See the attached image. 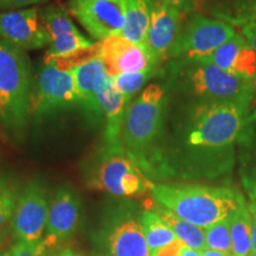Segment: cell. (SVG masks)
I'll return each instance as SVG.
<instances>
[{
	"mask_svg": "<svg viewBox=\"0 0 256 256\" xmlns=\"http://www.w3.org/2000/svg\"><path fill=\"white\" fill-rule=\"evenodd\" d=\"M4 241H5V232H0V252H2V246H4Z\"/></svg>",
	"mask_w": 256,
	"mask_h": 256,
	"instance_id": "36",
	"label": "cell"
},
{
	"mask_svg": "<svg viewBox=\"0 0 256 256\" xmlns=\"http://www.w3.org/2000/svg\"><path fill=\"white\" fill-rule=\"evenodd\" d=\"M50 200L43 182L32 179L19 191L11 220L14 236L19 242L37 243L46 234Z\"/></svg>",
	"mask_w": 256,
	"mask_h": 256,
	"instance_id": "10",
	"label": "cell"
},
{
	"mask_svg": "<svg viewBox=\"0 0 256 256\" xmlns=\"http://www.w3.org/2000/svg\"><path fill=\"white\" fill-rule=\"evenodd\" d=\"M82 216V204L78 194L72 188L62 185L50 200L44 244L56 248L78 232Z\"/></svg>",
	"mask_w": 256,
	"mask_h": 256,
	"instance_id": "12",
	"label": "cell"
},
{
	"mask_svg": "<svg viewBox=\"0 0 256 256\" xmlns=\"http://www.w3.org/2000/svg\"><path fill=\"white\" fill-rule=\"evenodd\" d=\"M88 185L114 197L132 198L152 191L154 184L124 153L102 150L90 168Z\"/></svg>",
	"mask_w": 256,
	"mask_h": 256,
	"instance_id": "6",
	"label": "cell"
},
{
	"mask_svg": "<svg viewBox=\"0 0 256 256\" xmlns=\"http://www.w3.org/2000/svg\"><path fill=\"white\" fill-rule=\"evenodd\" d=\"M198 60L214 64L224 72L243 78L252 80L256 75V51L242 34H235L209 57Z\"/></svg>",
	"mask_w": 256,
	"mask_h": 256,
	"instance_id": "19",
	"label": "cell"
},
{
	"mask_svg": "<svg viewBox=\"0 0 256 256\" xmlns=\"http://www.w3.org/2000/svg\"><path fill=\"white\" fill-rule=\"evenodd\" d=\"M200 256H232V255L228 254V252H220V250H214V249L206 248L204 250L200 252Z\"/></svg>",
	"mask_w": 256,
	"mask_h": 256,
	"instance_id": "35",
	"label": "cell"
},
{
	"mask_svg": "<svg viewBox=\"0 0 256 256\" xmlns=\"http://www.w3.org/2000/svg\"><path fill=\"white\" fill-rule=\"evenodd\" d=\"M44 2L46 0H0V8L14 11L16 8H25V6L31 5H38Z\"/></svg>",
	"mask_w": 256,
	"mask_h": 256,
	"instance_id": "29",
	"label": "cell"
},
{
	"mask_svg": "<svg viewBox=\"0 0 256 256\" xmlns=\"http://www.w3.org/2000/svg\"><path fill=\"white\" fill-rule=\"evenodd\" d=\"M252 215V256H256V203L249 206Z\"/></svg>",
	"mask_w": 256,
	"mask_h": 256,
	"instance_id": "32",
	"label": "cell"
},
{
	"mask_svg": "<svg viewBox=\"0 0 256 256\" xmlns=\"http://www.w3.org/2000/svg\"><path fill=\"white\" fill-rule=\"evenodd\" d=\"M19 191L5 178L0 177V232H4L6 224L11 223Z\"/></svg>",
	"mask_w": 256,
	"mask_h": 256,
	"instance_id": "28",
	"label": "cell"
},
{
	"mask_svg": "<svg viewBox=\"0 0 256 256\" xmlns=\"http://www.w3.org/2000/svg\"><path fill=\"white\" fill-rule=\"evenodd\" d=\"M0 256H17V255L11 254V252H0Z\"/></svg>",
	"mask_w": 256,
	"mask_h": 256,
	"instance_id": "37",
	"label": "cell"
},
{
	"mask_svg": "<svg viewBox=\"0 0 256 256\" xmlns=\"http://www.w3.org/2000/svg\"><path fill=\"white\" fill-rule=\"evenodd\" d=\"M96 57H101L100 43L98 42L90 48L80 50L78 52L72 54V55L68 56L57 57L46 55L43 58V62L51 64V66H56L57 69L63 70V72H72L75 68L89 62V60L96 58Z\"/></svg>",
	"mask_w": 256,
	"mask_h": 256,
	"instance_id": "26",
	"label": "cell"
},
{
	"mask_svg": "<svg viewBox=\"0 0 256 256\" xmlns=\"http://www.w3.org/2000/svg\"><path fill=\"white\" fill-rule=\"evenodd\" d=\"M232 25L220 19L192 14L168 54V58L198 60L209 57L214 51L235 34Z\"/></svg>",
	"mask_w": 256,
	"mask_h": 256,
	"instance_id": "9",
	"label": "cell"
},
{
	"mask_svg": "<svg viewBox=\"0 0 256 256\" xmlns=\"http://www.w3.org/2000/svg\"><path fill=\"white\" fill-rule=\"evenodd\" d=\"M151 194L160 206L203 229L228 218L246 203L238 190L200 184H154Z\"/></svg>",
	"mask_w": 256,
	"mask_h": 256,
	"instance_id": "3",
	"label": "cell"
},
{
	"mask_svg": "<svg viewBox=\"0 0 256 256\" xmlns=\"http://www.w3.org/2000/svg\"><path fill=\"white\" fill-rule=\"evenodd\" d=\"M98 238L107 256H152L144 235L142 212H138L130 203L110 210Z\"/></svg>",
	"mask_w": 256,
	"mask_h": 256,
	"instance_id": "8",
	"label": "cell"
},
{
	"mask_svg": "<svg viewBox=\"0 0 256 256\" xmlns=\"http://www.w3.org/2000/svg\"><path fill=\"white\" fill-rule=\"evenodd\" d=\"M174 82L198 101L249 104L255 98L252 81L203 60H179L174 66Z\"/></svg>",
	"mask_w": 256,
	"mask_h": 256,
	"instance_id": "5",
	"label": "cell"
},
{
	"mask_svg": "<svg viewBox=\"0 0 256 256\" xmlns=\"http://www.w3.org/2000/svg\"><path fill=\"white\" fill-rule=\"evenodd\" d=\"M101 256H107V255H104V254H102V255H101Z\"/></svg>",
	"mask_w": 256,
	"mask_h": 256,
	"instance_id": "39",
	"label": "cell"
},
{
	"mask_svg": "<svg viewBox=\"0 0 256 256\" xmlns=\"http://www.w3.org/2000/svg\"><path fill=\"white\" fill-rule=\"evenodd\" d=\"M252 88H254V94L256 96V75H255V78L252 80Z\"/></svg>",
	"mask_w": 256,
	"mask_h": 256,
	"instance_id": "38",
	"label": "cell"
},
{
	"mask_svg": "<svg viewBox=\"0 0 256 256\" xmlns=\"http://www.w3.org/2000/svg\"><path fill=\"white\" fill-rule=\"evenodd\" d=\"M215 14L230 25L241 26L256 22V0H232L222 10H217Z\"/></svg>",
	"mask_w": 256,
	"mask_h": 256,
	"instance_id": "24",
	"label": "cell"
},
{
	"mask_svg": "<svg viewBox=\"0 0 256 256\" xmlns=\"http://www.w3.org/2000/svg\"><path fill=\"white\" fill-rule=\"evenodd\" d=\"M98 102L104 120V147L108 153H124L121 145V133L130 101L115 87L113 78L106 75L98 89Z\"/></svg>",
	"mask_w": 256,
	"mask_h": 256,
	"instance_id": "16",
	"label": "cell"
},
{
	"mask_svg": "<svg viewBox=\"0 0 256 256\" xmlns=\"http://www.w3.org/2000/svg\"><path fill=\"white\" fill-rule=\"evenodd\" d=\"M156 2L158 0H127L126 24L120 36L136 44L145 46L152 11Z\"/></svg>",
	"mask_w": 256,
	"mask_h": 256,
	"instance_id": "20",
	"label": "cell"
},
{
	"mask_svg": "<svg viewBox=\"0 0 256 256\" xmlns=\"http://www.w3.org/2000/svg\"><path fill=\"white\" fill-rule=\"evenodd\" d=\"M241 34L249 46L256 51V22L241 25Z\"/></svg>",
	"mask_w": 256,
	"mask_h": 256,
	"instance_id": "30",
	"label": "cell"
},
{
	"mask_svg": "<svg viewBox=\"0 0 256 256\" xmlns=\"http://www.w3.org/2000/svg\"><path fill=\"white\" fill-rule=\"evenodd\" d=\"M159 72V66L144 70V72H126L121 74L113 78L114 84L124 96H126L130 101L138 92L142 90V88L150 80L154 78Z\"/></svg>",
	"mask_w": 256,
	"mask_h": 256,
	"instance_id": "25",
	"label": "cell"
},
{
	"mask_svg": "<svg viewBox=\"0 0 256 256\" xmlns=\"http://www.w3.org/2000/svg\"><path fill=\"white\" fill-rule=\"evenodd\" d=\"M34 82L26 54L0 40V127L14 139L26 130Z\"/></svg>",
	"mask_w": 256,
	"mask_h": 256,
	"instance_id": "4",
	"label": "cell"
},
{
	"mask_svg": "<svg viewBox=\"0 0 256 256\" xmlns=\"http://www.w3.org/2000/svg\"><path fill=\"white\" fill-rule=\"evenodd\" d=\"M206 248L232 254V236H230V217L220 220L206 229Z\"/></svg>",
	"mask_w": 256,
	"mask_h": 256,
	"instance_id": "27",
	"label": "cell"
},
{
	"mask_svg": "<svg viewBox=\"0 0 256 256\" xmlns=\"http://www.w3.org/2000/svg\"><path fill=\"white\" fill-rule=\"evenodd\" d=\"M166 112L168 92L164 86L151 83L128 104L124 115L122 150L146 176L160 165Z\"/></svg>",
	"mask_w": 256,
	"mask_h": 256,
	"instance_id": "2",
	"label": "cell"
},
{
	"mask_svg": "<svg viewBox=\"0 0 256 256\" xmlns=\"http://www.w3.org/2000/svg\"><path fill=\"white\" fill-rule=\"evenodd\" d=\"M80 96V107L90 126H98L104 120V114L98 102V89L107 72L101 57L89 60L72 70Z\"/></svg>",
	"mask_w": 256,
	"mask_h": 256,
	"instance_id": "18",
	"label": "cell"
},
{
	"mask_svg": "<svg viewBox=\"0 0 256 256\" xmlns=\"http://www.w3.org/2000/svg\"><path fill=\"white\" fill-rule=\"evenodd\" d=\"M162 2L178 8L182 14H188V12H190L194 8V0H162Z\"/></svg>",
	"mask_w": 256,
	"mask_h": 256,
	"instance_id": "31",
	"label": "cell"
},
{
	"mask_svg": "<svg viewBox=\"0 0 256 256\" xmlns=\"http://www.w3.org/2000/svg\"><path fill=\"white\" fill-rule=\"evenodd\" d=\"M142 226L151 255L177 240L165 220L152 209L142 211Z\"/></svg>",
	"mask_w": 256,
	"mask_h": 256,
	"instance_id": "23",
	"label": "cell"
},
{
	"mask_svg": "<svg viewBox=\"0 0 256 256\" xmlns=\"http://www.w3.org/2000/svg\"><path fill=\"white\" fill-rule=\"evenodd\" d=\"M230 236L232 256H252V215L246 203L230 216Z\"/></svg>",
	"mask_w": 256,
	"mask_h": 256,
	"instance_id": "22",
	"label": "cell"
},
{
	"mask_svg": "<svg viewBox=\"0 0 256 256\" xmlns=\"http://www.w3.org/2000/svg\"><path fill=\"white\" fill-rule=\"evenodd\" d=\"M248 107L208 101L188 106L174 120L172 132L177 153L197 156L230 147L244 130Z\"/></svg>",
	"mask_w": 256,
	"mask_h": 256,
	"instance_id": "1",
	"label": "cell"
},
{
	"mask_svg": "<svg viewBox=\"0 0 256 256\" xmlns=\"http://www.w3.org/2000/svg\"><path fill=\"white\" fill-rule=\"evenodd\" d=\"M78 104L80 96L74 72H63L43 62L32 88L31 119L44 121Z\"/></svg>",
	"mask_w": 256,
	"mask_h": 256,
	"instance_id": "7",
	"label": "cell"
},
{
	"mask_svg": "<svg viewBox=\"0 0 256 256\" xmlns=\"http://www.w3.org/2000/svg\"><path fill=\"white\" fill-rule=\"evenodd\" d=\"M46 256H83L81 252L72 248H60L55 252H46Z\"/></svg>",
	"mask_w": 256,
	"mask_h": 256,
	"instance_id": "33",
	"label": "cell"
},
{
	"mask_svg": "<svg viewBox=\"0 0 256 256\" xmlns=\"http://www.w3.org/2000/svg\"><path fill=\"white\" fill-rule=\"evenodd\" d=\"M68 8L98 42L120 36L126 24L127 0H68Z\"/></svg>",
	"mask_w": 256,
	"mask_h": 256,
	"instance_id": "11",
	"label": "cell"
},
{
	"mask_svg": "<svg viewBox=\"0 0 256 256\" xmlns=\"http://www.w3.org/2000/svg\"><path fill=\"white\" fill-rule=\"evenodd\" d=\"M153 211H156L158 215L165 220L166 224L171 228L172 232L176 235V238L180 241H183L188 247L196 249L198 252L204 250L206 248V229L200 226H194L182 220L180 217L174 215L172 211L162 206L156 202L152 208Z\"/></svg>",
	"mask_w": 256,
	"mask_h": 256,
	"instance_id": "21",
	"label": "cell"
},
{
	"mask_svg": "<svg viewBox=\"0 0 256 256\" xmlns=\"http://www.w3.org/2000/svg\"><path fill=\"white\" fill-rule=\"evenodd\" d=\"M98 43L106 72L110 78L159 66L145 46L136 44L121 36L107 38Z\"/></svg>",
	"mask_w": 256,
	"mask_h": 256,
	"instance_id": "15",
	"label": "cell"
},
{
	"mask_svg": "<svg viewBox=\"0 0 256 256\" xmlns=\"http://www.w3.org/2000/svg\"><path fill=\"white\" fill-rule=\"evenodd\" d=\"M0 40L23 51L49 46L51 42L37 8L2 12Z\"/></svg>",
	"mask_w": 256,
	"mask_h": 256,
	"instance_id": "13",
	"label": "cell"
},
{
	"mask_svg": "<svg viewBox=\"0 0 256 256\" xmlns=\"http://www.w3.org/2000/svg\"><path fill=\"white\" fill-rule=\"evenodd\" d=\"M40 16L51 40L46 55L68 56L95 44L92 40L82 34L62 6H46L40 10Z\"/></svg>",
	"mask_w": 256,
	"mask_h": 256,
	"instance_id": "14",
	"label": "cell"
},
{
	"mask_svg": "<svg viewBox=\"0 0 256 256\" xmlns=\"http://www.w3.org/2000/svg\"><path fill=\"white\" fill-rule=\"evenodd\" d=\"M180 256H200V252L188 247V244L183 243V246H182V249H180Z\"/></svg>",
	"mask_w": 256,
	"mask_h": 256,
	"instance_id": "34",
	"label": "cell"
},
{
	"mask_svg": "<svg viewBox=\"0 0 256 256\" xmlns=\"http://www.w3.org/2000/svg\"><path fill=\"white\" fill-rule=\"evenodd\" d=\"M180 16L178 8L162 0L154 5L145 46L159 64L168 58L170 51L177 40L180 32Z\"/></svg>",
	"mask_w": 256,
	"mask_h": 256,
	"instance_id": "17",
	"label": "cell"
}]
</instances>
